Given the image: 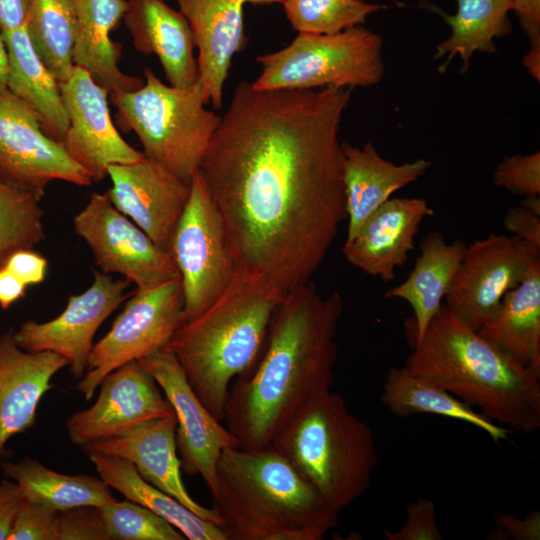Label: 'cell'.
<instances>
[{
  "mask_svg": "<svg viewBox=\"0 0 540 540\" xmlns=\"http://www.w3.org/2000/svg\"><path fill=\"white\" fill-rule=\"evenodd\" d=\"M352 90L236 86L199 169L236 271L288 293L318 270L347 219L339 128Z\"/></svg>",
  "mask_w": 540,
  "mask_h": 540,
  "instance_id": "6da1fadb",
  "label": "cell"
},
{
  "mask_svg": "<svg viewBox=\"0 0 540 540\" xmlns=\"http://www.w3.org/2000/svg\"><path fill=\"white\" fill-rule=\"evenodd\" d=\"M343 311L339 293L321 294L310 281L288 291L257 364L229 390L224 421L239 447L272 444L308 401L331 390Z\"/></svg>",
  "mask_w": 540,
  "mask_h": 540,
  "instance_id": "7a4b0ae2",
  "label": "cell"
},
{
  "mask_svg": "<svg viewBox=\"0 0 540 540\" xmlns=\"http://www.w3.org/2000/svg\"><path fill=\"white\" fill-rule=\"evenodd\" d=\"M404 367L513 432L540 428V372L463 324L444 303Z\"/></svg>",
  "mask_w": 540,
  "mask_h": 540,
  "instance_id": "3957f363",
  "label": "cell"
},
{
  "mask_svg": "<svg viewBox=\"0 0 540 540\" xmlns=\"http://www.w3.org/2000/svg\"><path fill=\"white\" fill-rule=\"evenodd\" d=\"M286 294L263 278L236 271L222 295L183 323L165 347L219 421L225 420L231 381L256 364L272 317Z\"/></svg>",
  "mask_w": 540,
  "mask_h": 540,
  "instance_id": "277c9868",
  "label": "cell"
},
{
  "mask_svg": "<svg viewBox=\"0 0 540 540\" xmlns=\"http://www.w3.org/2000/svg\"><path fill=\"white\" fill-rule=\"evenodd\" d=\"M272 445L339 513L369 489L378 463L371 428L331 390L308 401Z\"/></svg>",
  "mask_w": 540,
  "mask_h": 540,
  "instance_id": "5b68a950",
  "label": "cell"
},
{
  "mask_svg": "<svg viewBox=\"0 0 540 540\" xmlns=\"http://www.w3.org/2000/svg\"><path fill=\"white\" fill-rule=\"evenodd\" d=\"M110 97L120 127L135 132L145 157L190 184L221 119L205 108L201 81L188 87L167 85L146 67L141 88Z\"/></svg>",
  "mask_w": 540,
  "mask_h": 540,
  "instance_id": "8992f818",
  "label": "cell"
},
{
  "mask_svg": "<svg viewBox=\"0 0 540 540\" xmlns=\"http://www.w3.org/2000/svg\"><path fill=\"white\" fill-rule=\"evenodd\" d=\"M218 477L287 540H321L337 524L339 512L272 444L225 449Z\"/></svg>",
  "mask_w": 540,
  "mask_h": 540,
  "instance_id": "52a82bcc",
  "label": "cell"
},
{
  "mask_svg": "<svg viewBox=\"0 0 540 540\" xmlns=\"http://www.w3.org/2000/svg\"><path fill=\"white\" fill-rule=\"evenodd\" d=\"M383 38L362 25L334 34L298 33L286 47L256 58L258 89L370 87L384 76Z\"/></svg>",
  "mask_w": 540,
  "mask_h": 540,
  "instance_id": "ba28073f",
  "label": "cell"
},
{
  "mask_svg": "<svg viewBox=\"0 0 540 540\" xmlns=\"http://www.w3.org/2000/svg\"><path fill=\"white\" fill-rule=\"evenodd\" d=\"M168 251L180 273L183 324L214 303L236 272L222 220L200 170L191 180L189 198Z\"/></svg>",
  "mask_w": 540,
  "mask_h": 540,
  "instance_id": "9c48e42d",
  "label": "cell"
},
{
  "mask_svg": "<svg viewBox=\"0 0 540 540\" xmlns=\"http://www.w3.org/2000/svg\"><path fill=\"white\" fill-rule=\"evenodd\" d=\"M181 279L137 290L125 303L109 332L90 352L77 388L90 400L103 378L121 365L167 346L183 322Z\"/></svg>",
  "mask_w": 540,
  "mask_h": 540,
  "instance_id": "30bf717a",
  "label": "cell"
},
{
  "mask_svg": "<svg viewBox=\"0 0 540 540\" xmlns=\"http://www.w3.org/2000/svg\"><path fill=\"white\" fill-rule=\"evenodd\" d=\"M540 264V246L516 236L490 234L467 245L444 304L463 324L478 331L504 295Z\"/></svg>",
  "mask_w": 540,
  "mask_h": 540,
  "instance_id": "8fae6325",
  "label": "cell"
},
{
  "mask_svg": "<svg viewBox=\"0 0 540 540\" xmlns=\"http://www.w3.org/2000/svg\"><path fill=\"white\" fill-rule=\"evenodd\" d=\"M75 232L91 249L104 273H118L148 289L180 277L169 251L159 247L106 194L93 193L73 219Z\"/></svg>",
  "mask_w": 540,
  "mask_h": 540,
  "instance_id": "7c38bea8",
  "label": "cell"
},
{
  "mask_svg": "<svg viewBox=\"0 0 540 540\" xmlns=\"http://www.w3.org/2000/svg\"><path fill=\"white\" fill-rule=\"evenodd\" d=\"M0 180L39 199L55 180L84 187L93 183L64 144L47 136L36 114L10 91L0 94Z\"/></svg>",
  "mask_w": 540,
  "mask_h": 540,
  "instance_id": "4fadbf2b",
  "label": "cell"
},
{
  "mask_svg": "<svg viewBox=\"0 0 540 540\" xmlns=\"http://www.w3.org/2000/svg\"><path fill=\"white\" fill-rule=\"evenodd\" d=\"M138 361L154 377L174 410L182 471L200 475L213 496L218 489L220 456L225 449L239 447L236 437L206 408L169 349Z\"/></svg>",
  "mask_w": 540,
  "mask_h": 540,
  "instance_id": "5bb4252c",
  "label": "cell"
},
{
  "mask_svg": "<svg viewBox=\"0 0 540 540\" xmlns=\"http://www.w3.org/2000/svg\"><path fill=\"white\" fill-rule=\"evenodd\" d=\"M127 279H113L94 271L93 282L78 295L69 296L63 312L47 322L26 321L14 333L19 347L29 352H54L69 361L73 377L86 370L93 338L100 325L127 299Z\"/></svg>",
  "mask_w": 540,
  "mask_h": 540,
  "instance_id": "9a60e30c",
  "label": "cell"
},
{
  "mask_svg": "<svg viewBox=\"0 0 540 540\" xmlns=\"http://www.w3.org/2000/svg\"><path fill=\"white\" fill-rule=\"evenodd\" d=\"M96 402L66 420L69 440L80 447L123 435L135 427L174 410L150 372L129 361L101 381Z\"/></svg>",
  "mask_w": 540,
  "mask_h": 540,
  "instance_id": "2e32d148",
  "label": "cell"
},
{
  "mask_svg": "<svg viewBox=\"0 0 540 540\" xmlns=\"http://www.w3.org/2000/svg\"><path fill=\"white\" fill-rule=\"evenodd\" d=\"M59 85L69 120L64 146L93 182L102 181L110 165L135 163L144 157L118 133L110 116L109 92L88 71L74 65Z\"/></svg>",
  "mask_w": 540,
  "mask_h": 540,
  "instance_id": "e0dca14e",
  "label": "cell"
},
{
  "mask_svg": "<svg viewBox=\"0 0 540 540\" xmlns=\"http://www.w3.org/2000/svg\"><path fill=\"white\" fill-rule=\"evenodd\" d=\"M107 175L112 187L105 194L113 206L168 251L190 184L145 155L135 163L110 165Z\"/></svg>",
  "mask_w": 540,
  "mask_h": 540,
  "instance_id": "ac0fdd59",
  "label": "cell"
},
{
  "mask_svg": "<svg viewBox=\"0 0 540 540\" xmlns=\"http://www.w3.org/2000/svg\"><path fill=\"white\" fill-rule=\"evenodd\" d=\"M434 215L423 198H390L371 213L344 242L346 260L363 273L392 281L414 249L422 221Z\"/></svg>",
  "mask_w": 540,
  "mask_h": 540,
  "instance_id": "d6986e66",
  "label": "cell"
},
{
  "mask_svg": "<svg viewBox=\"0 0 540 540\" xmlns=\"http://www.w3.org/2000/svg\"><path fill=\"white\" fill-rule=\"evenodd\" d=\"M175 414L147 421L129 432L82 446L92 452L115 456L131 462L140 476L177 499L199 517L222 527L214 508H207L188 493L181 476V464L176 445Z\"/></svg>",
  "mask_w": 540,
  "mask_h": 540,
  "instance_id": "ffe728a7",
  "label": "cell"
},
{
  "mask_svg": "<svg viewBox=\"0 0 540 540\" xmlns=\"http://www.w3.org/2000/svg\"><path fill=\"white\" fill-rule=\"evenodd\" d=\"M66 366L69 361L54 352L22 349L13 332L0 335V457L10 438L34 425L53 376Z\"/></svg>",
  "mask_w": 540,
  "mask_h": 540,
  "instance_id": "44dd1931",
  "label": "cell"
},
{
  "mask_svg": "<svg viewBox=\"0 0 540 540\" xmlns=\"http://www.w3.org/2000/svg\"><path fill=\"white\" fill-rule=\"evenodd\" d=\"M198 49V70L207 103L220 109L234 55L247 45L241 0H176Z\"/></svg>",
  "mask_w": 540,
  "mask_h": 540,
  "instance_id": "7402d4cb",
  "label": "cell"
},
{
  "mask_svg": "<svg viewBox=\"0 0 540 540\" xmlns=\"http://www.w3.org/2000/svg\"><path fill=\"white\" fill-rule=\"evenodd\" d=\"M123 20L136 50L157 56L170 85L188 87L200 80L193 33L179 10L166 0H128Z\"/></svg>",
  "mask_w": 540,
  "mask_h": 540,
  "instance_id": "603a6c76",
  "label": "cell"
},
{
  "mask_svg": "<svg viewBox=\"0 0 540 540\" xmlns=\"http://www.w3.org/2000/svg\"><path fill=\"white\" fill-rule=\"evenodd\" d=\"M343 182L347 215L346 240H350L365 219L393 193L417 181L431 162L417 159L395 164L383 158L371 141L361 148L342 141Z\"/></svg>",
  "mask_w": 540,
  "mask_h": 540,
  "instance_id": "cb8c5ba5",
  "label": "cell"
},
{
  "mask_svg": "<svg viewBox=\"0 0 540 540\" xmlns=\"http://www.w3.org/2000/svg\"><path fill=\"white\" fill-rule=\"evenodd\" d=\"M75 17L73 63L110 94L133 92L144 79L119 68L121 48L110 33L123 19L128 0H71Z\"/></svg>",
  "mask_w": 540,
  "mask_h": 540,
  "instance_id": "d4e9b609",
  "label": "cell"
},
{
  "mask_svg": "<svg viewBox=\"0 0 540 540\" xmlns=\"http://www.w3.org/2000/svg\"><path fill=\"white\" fill-rule=\"evenodd\" d=\"M467 243H447L439 231L428 233L419 244V256L405 281L388 289L386 299H402L413 310L412 347L418 344L443 304L463 259Z\"/></svg>",
  "mask_w": 540,
  "mask_h": 540,
  "instance_id": "484cf974",
  "label": "cell"
},
{
  "mask_svg": "<svg viewBox=\"0 0 540 540\" xmlns=\"http://www.w3.org/2000/svg\"><path fill=\"white\" fill-rule=\"evenodd\" d=\"M0 33L8 54V91L36 114L47 136L64 144L69 120L59 81L37 55L25 26Z\"/></svg>",
  "mask_w": 540,
  "mask_h": 540,
  "instance_id": "4316f807",
  "label": "cell"
},
{
  "mask_svg": "<svg viewBox=\"0 0 540 540\" xmlns=\"http://www.w3.org/2000/svg\"><path fill=\"white\" fill-rule=\"evenodd\" d=\"M477 332L522 365L540 372V264L504 295Z\"/></svg>",
  "mask_w": 540,
  "mask_h": 540,
  "instance_id": "83f0119b",
  "label": "cell"
},
{
  "mask_svg": "<svg viewBox=\"0 0 540 540\" xmlns=\"http://www.w3.org/2000/svg\"><path fill=\"white\" fill-rule=\"evenodd\" d=\"M88 455L99 477L110 488L168 521L186 539L227 540L220 525L199 517L177 499L144 480L128 460L96 452Z\"/></svg>",
  "mask_w": 540,
  "mask_h": 540,
  "instance_id": "f1b7e54d",
  "label": "cell"
},
{
  "mask_svg": "<svg viewBox=\"0 0 540 540\" xmlns=\"http://www.w3.org/2000/svg\"><path fill=\"white\" fill-rule=\"evenodd\" d=\"M381 401L391 413L399 417L433 414L466 422L483 430L495 443L507 440L513 433L445 389L412 374L405 367L390 368L383 385Z\"/></svg>",
  "mask_w": 540,
  "mask_h": 540,
  "instance_id": "f546056e",
  "label": "cell"
},
{
  "mask_svg": "<svg viewBox=\"0 0 540 540\" xmlns=\"http://www.w3.org/2000/svg\"><path fill=\"white\" fill-rule=\"evenodd\" d=\"M457 11L449 15L439 7L425 2L426 9L438 14L451 27V35L436 47L434 58L447 56L439 71L446 69L453 57L459 55L461 72L468 69L475 52L494 53V39L511 32L508 13L511 0H455Z\"/></svg>",
  "mask_w": 540,
  "mask_h": 540,
  "instance_id": "4dcf8cb0",
  "label": "cell"
},
{
  "mask_svg": "<svg viewBox=\"0 0 540 540\" xmlns=\"http://www.w3.org/2000/svg\"><path fill=\"white\" fill-rule=\"evenodd\" d=\"M5 477L14 480L24 498L61 511L78 506H96L115 501L110 487L99 477L67 475L24 457L18 462L1 463Z\"/></svg>",
  "mask_w": 540,
  "mask_h": 540,
  "instance_id": "1f68e13d",
  "label": "cell"
},
{
  "mask_svg": "<svg viewBox=\"0 0 540 540\" xmlns=\"http://www.w3.org/2000/svg\"><path fill=\"white\" fill-rule=\"evenodd\" d=\"M25 29L42 62L59 81L73 67L75 17L71 0H33Z\"/></svg>",
  "mask_w": 540,
  "mask_h": 540,
  "instance_id": "d6a6232c",
  "label": "cell"
},
{
  "mask_svg": "<svg viewBox=\"0 0 540 540\" xmlns=\"http://www.w3.org/2000/svg\"><path fill=\"white\" fill-rule=\"evenodd\" d=\"M43 217L38 197L0 180V268L14 252L42 242Z\"/></svg>",
  "mask_w": 540,
  "mask_h": 540,
  "instance_id": "836d02e7",
  "label": "cell"
},
{
  "mask_svg": "<svg viewBox=\"0 0 540 540\" xmlns=\"http://www.w3.org/2000/svg\"><path fill=\"white\" fill-rule=\"evenodd\" d=\"M285 15L298 33L334 34L362 25L388 6L364 0H284Z\"/></svg>",
  "mask_w": 540,
  "mask_h": 540,
  "instance_id": "e575fe53",
  "label": "cell"
},
{
  "mask_svg": "<svg viewBox=\"0 0 540 540\" xmlns=\"http://www.w3.org/2000/svg\"><path fill=\"white\" fill-rule=\"evenodd\" d=\"M99 508L110 540L186 539L168 521L131 500H115Z\"/></svg>",
  "mask_w": 540,
  "mask_h": 540,
  "instance_id": "d590c367",
  "label": "cell"
},
{
  "mask_svg": "<svg viewBox=\"0 0 540 540\" xmlns=\"http://www.w3.org/2000/svg\"><path fill=\"white\" fill-rule=\"evenodd\" d=\"M493 183L512 194L539 196L540 152L503 157L494 171Z\"/></svg>",
  "mask_w": 540,
  "mask_h": 540,
  "instance_id": "8d00e7d4",
  "label": "cell"
},
{
  "mask_svg": "<svg viewBox=\"0 0 540 540\" xmlns=\"http://www.w3.org/2000/svg\"><path fill=\"white\" fill-rule=\"evenodd\" d=\"M7 540H58V511L24 499Z\"/></svg>",
  "mask_w": 540,
  "mask_h": 540,
  "instance_id": "74e56055",
  "label": "cell"
},
{
  "mask_svg": "<svg viewBox=\"0 0 540 540\" xmlns=\"http://www.w3.org/2000/svg\"><path fill=\"white\" fill-rule=\"evenodd\" d=\"M406 520L398 530L384 529L388 540H442L432 500L420 497L406 505Z\"/></svg>",
  "mask_w": 540,
  "mask_h": 540,
  "instance_id": "f35d334b",
  "label": "cell"
},
{
  "mask_svg": "<svg viewBox=\"0 0 540 540\" xmlns=\"http://www.w3.org/2000/svg\"><path fill=\"white\" fill-rule=\"evenodd\" d=\"M58 540H110L96 506L58 511Z\"/></svg>",
  "mask_w": 540,
  "mask_h": 540,
  "instance_id": "ab89813d",
  "label": "cell"
},
{
  "mask_svg": "<svg viewBox=\"0 0 540 540\" xmlns=\"http://www.w3.org/2000/svg\"><path fill=\"white\" fill-rule=\"evenodd\" d=\"M4 267L27 287L44 280L47 260L33 249H22L14 252L7 259Z\"/></svg>",
  "mask_w": 540,
  "mask_h": 540,
  "instance_id": "60d3db41",
  "label": "cell"
},
{
  "mask_svg": "<svg viewBox=\"0 0 540 540\" xmlns=\"http://www.w3.org/2000/svg\"><path fill=\"white\" fill-rule=\"evenodd\" d=\"M503 225L513 236L540 246V214L520 204L507 210Z\"/></svg>",
  "mask_w": 540,
  "mask_h": 540,
  "instance_id": "b9f144b4",
  "label": "cell"
},
{
  "mask_svg": "<svg viewBox=\"0 0 540 540\" xmlns=\"http://www.w3.org/2000/svg\"><path fill=\"white\" fill-rule=\"evenodd\" d=\"M494 522L504 531L507 539H540V512L536 509L529 511L522 519L498 511L494 515Z\"/></svg>",
  "mask_w": 540,
  "mask_h": 540,
  "instance_id": "7bdbcfd3",
  "label": "cell"
},
{
  "mask_svg": "<svg viewBox=\"0 0 540 540\" xmlns=\"http://www.w3.org/2000/svg\"><path fill=\"white\" fill-rule=\"evenodd\" d=\"M24 495L16 482L0 480V540H7Z\"/></svg>",
  "mask_w": 540,
  "mask_h": 540,
  "instance_id": "ee69618b",
  "label": "cell"
},
{
  "mask_svg": "<svg viewBox=\"0 0 540 540\" xmlns=\"http://www.w3.org/2000/svg\"><path fill=\"white\" fill-rule=\"evenodd\" d=\"M530 46L540 45V0H511Z\"/></svg>",
  "mask_w": 540,
  "mask_h": 540,
  "instance_id": "f6af8a7d",
  "label": "cell"
},
{
  "mask_svg": "<svg viewBox=\"0 0 540 540\" xmlns=\"http://www.w3.org/2000/svg\"><path fill=\"white\" fill-rule=\"evenodd\" d=\"M33 0H0V32L23 27Z\"/></svg>",
  "mask_w": 540,
  "mask_h": 540,
  "instance_id": "bcb514c9",
  "label": "cell"
},
{
  "mask_svg": "<svg viewBox=\"0 0 540 540\" xmlns=\"http://www.w3.org/2000/svg\"><path fill=\"white\" fill-rule=\"evenodd\" d=\"M26 286L6 267L0 268V306L8 309L25 294Z\"/></svg>",
  "mask_w": 540,
  "mask_h": 540,
  "instance_id": "7dc6e473",
  "label": "cell"
},
{
  "mask_svg": "<svg viewBox=\"0 0 540 540\" xmlns=\"http://www.w3.org/2000/svg\"><path fill=\"white\" fill-rule=\"evenodd\" d=\"M530 75L539 82L540 80V45L530 46L522 59Z\"/></svg>",
  "mask_w": 540,
  "mask_h": 540,
  "instance_id": "c3c4849f",
  "label": "cell"
},
{
  "mask_svg": "<svg viewBox=\"0 0 540 540\" xmlns=\"http://www.w3.org/2000/svg\"><path fill=\"white\" fill-rule=\"evenodd\" d=\"M8 54L0 33V94L8 91Z\"/></svg>",
  "mask_w": 540,
  "mask_h": 540,
  "instance_id": "681fc988",
  "label": "cell"
},
{
  "mask_svg": "<svg viewBox=\"0 0 540 540\" xmlns=\"http://www.w3.org/2000/svg\"><path fill=\"white\" fill-rule=\"evenodd\" d=\"M244 4H271V3H282L284 0H241Z\"/></svg>",
  "mask_w": 540,
  "mask_h": 540,
  "instance_id": "f907efd6",
  "label": "cell"
}]
</instances>
